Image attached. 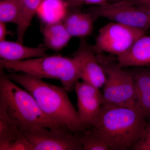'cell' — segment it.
<instances>
[{"mask_svg": "<svg viewBox=\"0 0 150 150\" xmlns=\"http://www.w3.org/2000/svg\"><path fill=\"white\" fill-rule=\"evenodd\" d=\"M148 124L144 113L137 105L121 107L102 104L91 129L112 150H133Z\"/></svg>", "mask_w": 150, "mask_h": 150, "instance_id": "1", "label": "cell"}, {"mask_svg": "<svg viewBox=\"0 0 150 150\" xmlns=\"http://www.w3.org/2000/svg\"><path fill=\"white\" fill-rule=\"evenodd\" d=\"M7 76L29 92L43 113L52 121L74 134H79L84 131L78 111L64 88L46 83L25 73H12Z\"/></svg>", "mask_w": 150, "mask_h": 150, "instance_id": "2", "label": "cell"}, {"mask_svg": "<svg viewBox=\"0 0 150 150\" xmlns=\"http://www.w3.org/2000/svg\"><path fill=\"white\" fill-rule=\"evenodd\" d=\"M0 112L23 134L41 127L69 131L47 117L34 97L9 79L2 69H0Z\"/></svg>", "mask_w": 150, "mask_h": 150, "instance_id": "3", "label": "cell"}, {"mask_svg": "<svg viewBox=\"0 0 150 150\" xmlns=\"http://www.w3.org/2000/svg\"><path fill=\"white\" fill-rule=\"evenodd\" d=\"M0 69L22 72L42 79L58 80L68 91L74 89L80 79L79 67L74 58L61 55L38 57L17 62L0 60Z\"/></svg>", "mask_w": 150, "mask_h": 150, "instance_id": "4", "label": "cell"}, {"mask_svg": "<svg viewBox=\"0 0 150 150\" xmlns=\"http://www.w3.org/2000/svg\"><path fill=\"white\" fill-rule=\"evenodd\" d=\"M97 58L104 70L106 81L103 88V104L129 107L137 104L133 76L118 63L100 54Z\"/></svg>", "mask_w": 150, "mask_h": 150, "instance_id": "5", "label": "cell"}, {"mask_svg": "<svg viewBox=\"0 0 150 150\" xmlns=\"http://www.w3.org/2000/svg\"><path fill=\"white\" fill-rule=\"evenodd\" d=\"M146 31L111 22L99 29L93 47L96 54L121 56L126 53Z\"/></svg>", "mask_w": 150, "mask_h": 150, "instance_id": "6", "label": "cell"}, {"mask_svg": "<svg viewBox=\"0 0 150 150\" xmlns=\"http://www.w3.org/2000/svg\"><path fill=\"white\" fill-rule=\"evenodd\" d=\"M86 11L95 20L103 18L146 31L150 28V11L130 4L124 0L93 6Z\"/></svg>", "mask_w": 150, "mask_h": 150, "instance_id": "7", "label": "cell"}, {"mask_svg": "<svg viewBox=\"0 0 150 150\" xmlns=\"http://www.w3.org/2000/svg\"><path fill=\"white\" fill-rule=\"evenodd\" d=\"M31 150H83L79 134L41 127L23 133Z\"/></svg>", "mask_w": 150, "mask_h": 150, "instance_id": "8", "label": "cell"}, {"mask_svg": "<svg viewBox=\"0 0 150 150\" xmlns=\"http://www.w3.org/2000/svg\"><path fill=\"white\" fill-rule=\"evenodd\" d=\"M77 97L78 112L84 129H89L96 121L103 104V94L100 89L78 81L75 85Z\"/></svg>", "mask_w": 150, "mask_h": 150, "instance_id": "9", "label": "cell"}, {"mask_svg": "<svg viewBox=\"0 0 150 150\" xmlns=\"http://www.w3.org/2000/svg\"><path fill=\"white\" fill-rule=\"evenodd\" d=\"M72 56L79 64L80 79L83 81L99 89L104 86L106 81L104 70L93 47L84 38H81L79 47Z\"/></svg>", "mask_w": 150, "mask_h": 150, "instance_id": "10", "label": "cell"}, {"mask_svg": "<svg viewBox=\"0 0 150 150\" xmlns=\"http://www.w3.org/2000/svg\"><path fill=\"white\" fill-rule=\"evenodd\" d=\"M0 150H31L23 134L0 112Z\"/></svg>", "mask_w": 150, "mask_h": 150, "instance_id": "11", "label": "cell"}, {"mask_svg": "<svg viewBox=\"0 0 150 150\" xmlns=\"http://www.w3.org/2000/svg\"><path fill=\"white\" fill-rule=\"evenodd\" d=\"M122 68L150 67V36L144 35L126 53L116 58Z\"/></svg>", "mask_w": 150, "mask_h": 150, "instance_id": "12", "label": "cell"}, {"mask_svg": "<svg viewBox=\"0 0 150 150\" xmlns=\"http://www.w3.org/2000/svg\"><path fill=\"white\" fill-rule=\"evenodd\" d=\"M134 79L137 104L150 122V67H134L128 71Z\"/></svg>", "mask_w": 150, "mask_h": 150, "instance_id": "13", "label": "cell"}, {"mask_svg": "<svg viewBox=\"0 0 150 150\" xmlns=\"http://www.w3.org/2000/svg\"><path fill=\"white\" fill-rule=\"evenodd\" d=\"M94 21L90 13L76 8H69L62 21L72 37L82 38L91 35Z\"/></svg>", "mask_w": 150, "mask_h": 150, "instance_id": "14", "label": "cell"}, {"mask_svg": "<svg viewBox=\"0 0 150 150\" xmlns=\"http://www.w3.org/2000/svg\"><path fill=\"white\" fill-rule=\"evenodd\" d=\"M47 48L41 46L29 47L18 42L4 40L0 42L1 59L9 62H17L25 59H31L48 56Z\"/></svg>", "mask_w": 150, "mask_h": 150, "instance_id": "15", "label": "cell"}, {"mask_svg": "<svg viewBox=\"0 0 150 150\" xmlns=\"http://www.w3.org/2000/svg\"><path fill=\"white\" fill-rule=\"evenodd\" d=\"M42 32L46 47L54 51L66 47L72 37L63 21L45 24Z\"/></svg>", "mask_w": 150, "mask_h": 150, "instance_id": "16", "label": "cell"}, {"mask_svg": "<svg viewBox=\"0 0 150 150\" xmlns=\"http://www.w3.org/2000/svg\"><path fill=\"white\" fill-rule=\"evenodd\" d=\"M69 7L66 0H43L36 14L45 24L63 21Z\"/></svg>", "mask_w": 150, "mask_h": 150, "instance_id": "17", "label": "cell"}, {"mask_svg": "<svg viewBox=\"0 0 150 150\" xmlns=\"http://www.w3.org/2000/svg\"><path fill=\"white\" fill-rule=\"evenodd\" d=\"M43 0H19L21 8L19 23L17 25V42L23 44L25 34L31 25L33 17Z\"/></svg>", "mask_w": 150, "mask_h": 150, "instance_id": "18", "label": "cell"}, {"mask_svg": "<svg viewBox=\"0 0 150 150\" xmlns=\"http://www.w3.org/2000/svg\"><path fill=\"white\" fill-rule=\"evenodd\" d=\"M21 8L19 0H1L0 1V22L13 23L20 22Z\"/></svg>", "mask_w": 150, "mask_h": 150, "instance_id": "19", "label": "cell"}, {"mask_svg": "<svg viewBox=\"0 0 150 150\" xmlns=\"http://www.w3.org/2000/svg\"><path fill=\"white\" fill-rule=\"evenodd\" d=\"M83 150H110V147L99 135L91 129H86L80 134Z\"/></svg>", "mask_w": 150, "mask_h": 150, "instance_id": "20", "label": "cell"}, {"mask_svg": "<svg viewBox=\"0 0 150 150\" xmlns=\"http://www.w3.org/2000/svg\"><path fill=\"white\" fill-rule=\"evenodd\" d=\"M132 150H150V122L148 123L143 136Z\"/></svg>", "mask_w": 150, "mask_h": 150, "instance_id": "21", "label": "cell"}, {"mask_svg": "<svg viewBox=\"0 0 150 150\" xmlns=\"http://www.w3.org/2000/svg\"><path fill=\"white\" fill-rule=\"evenodd\" d=\"M70 8H79L84 5L100 6L108 2L109 0H66Z\"/></svg>", "mask_w": 150, "mask_h": 150, "instance_id": "22", "label": "cell"}, {"mask_svg": "<svg viewBox=\"0 0 150 150\" xmlns=\"http://www.w3.org/2000/svg\"><path fill=\"white\" fill-rule=\"evenodd\" d=\"M126 2L133 5L140 7L150 11V0H124Z\"/></svg>", "mask_w": 150, "mask_h": 150, "instance_id": "23", "label": "cell"}, {"mask_svg": "<svg viewBox=\"0 0 150 150\" xmlns=\"http://www.w3.org/2000/svg\"><path fill=\"white\" fill-rule=\"evenodd\" d=\"M8 33V32L5 23L0 22V42L5 40L6 36Z\"/></svg>", "mask_w": 150, "mask_h": 150, "instance_id": "24", "label": "cell"}]
</instances>
